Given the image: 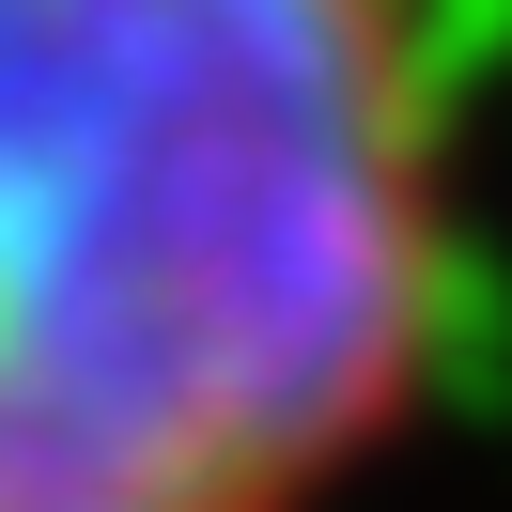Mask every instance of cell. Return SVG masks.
Segmentation results:
<instances>
[{"label":"cell","instance_id":"6da1fadb","mask_svg":"<svg viewBox=\"0 0 512 512\" xmlns=\"http://www.w3.org/2000/svg\"><path fill=\"white\" fill-rule=\"evenodd\" d=\"M435 311L404 0H0V512H326Z\"/></svg>","mask_w":512,"mask_h":512}]
</instances>
